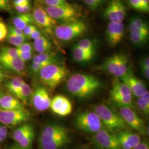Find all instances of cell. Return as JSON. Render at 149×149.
Instances as JSON below:
<instances>
[{
  "label": "cell",
  "instance_id": "cell-1",
  "mask_svg": "<svg viewBox=\"0 0 149 149\" xmlns=\"http://www.w3.org/2000/svg\"><path fill=\"white\" fill-rule=\"evenodd\" d=\"M102 86L101 81L96 76L79 73L71 75L66 82L68 91L80 99L90 98L95 96Z\"/></svg>",
  "mask_w": 149,
  "mask_h": 149
},
{
  "label": "cell",
  "instance_id": "cell-2",
  "mask_svg": "<svg viewBox=\"0 0 149 149\" xmlns=\"http://www.w3.org/2000/svg\"><path fill=\"white\" fill-rule=\"evenodd\" d=\"M71 141L68 130L64 126L50 123L42 129L38 139L39 149H62Z\"/></svg>",
  "mask_w": 149,
  "mask_h": 149
},
{
  "label": "cell",
  "instance_id": "cell-3",
  "mask_svg": "<svg viewBox=\"0 0 149 149\" xmlns=\"http://www.w3.org/2000/svg\"><path fill=\"white\" fill-rule=\"evenodd\" d=\"M69 74V70L66 66L57 63L43 67L38 75L42 84L53 90L66 79Z\"/></svg>",
  "mask_w": 149,
  "mask_h": 149
},
{
  "label": "cell",
  "instance_id": "cell-4",
  "mask_svg": "<svg viewBox=\"0 0 149 149\" xmlns=\"http://www.w3.org/2000/svg\"><path fill=\"white\" fill-rule=\"evenodd\" d=\"M94 111L108 131L114 133L127 129L128 125L120 114L109 107L104 104H98L95 107Z\"/></svg>",
  "mask_w": 149,
  "mask_h": 149
},
{
  "label": "cell",
  "instance_id": "cell-5",
  "mask_svg": "<svg viewBox=\"0 0 149 149\" xmlns=\"http://www.w3.org/2000/svg\"><path fill=\"white\" fill-rule=\"evenodd\" d=\"M54 33L56 38L64 42H69L85 34L88 27L85 22L80 19L63 23L54 27Z\"/></svg>",
  "mask_w": 149,
  "mask_h": 149
},
{
  "label": "cell",
  "instance_id": "cell-6",
  "mask_svg": "<svg viewBox=\"0 0 149 149\" xmlns=\"http://www.w3.org/2000/svg\"><path fill=\"white\" fill-rule=\"evenodd\" d=\"M45 10L55 21L66 23L80 19L82 12L79 6L68 2L61 5L47 6Z\"/></svg>",
  "mask_w": 149,
  "mask_h": 149
},
{
  "label": "cell",
  "instance_id": "cell-7",
  "mask_svg": "<svg viewBox=\"0 0 149 149\" xmlns=\"http://www.w3.org/2000/svg\"><path fill=\"white\" fill-rule=\"evenodd\" d=\"M74 123L76 128L85 133L95 134L104 128L95 111L80 112L75 117Z\"/></svg>",
  "mask_w": 149,
  "mask_h": 149
},
{
  "label": "cell",
  "instance_id": "cell-8",
  "mask_svg": "<svg viewBox=\"0 0 149 149\" xmlns=\"http://www.w3.org/2000/svg\"><path fill=\"white\" fill-rule=\"evenodd\" d=\"M15 144L24 149H32L35 137L34 126L30 123H22L16 128L12 135Z\"/></svg>",
  "mask_w": 149,
  "mask_h": 149
},
{
  "label": "cell",
  "instance_id": "cell-9",
  "mask_svg": "<svg viewBox=\"0 0 149 149\" xmlns=\"http://www.w3.org/2000/svg\"><path fill=\"white\" fill-rule=\"evenodd\" d=\"M118 107L119 113L127 125L142 135H148V128L144 120L134 111L133 108L127 107Z\"/></svg>",
  "mask_w": 149,
  "mask_h": 149
},
{
  "label": "cell",
  "instance_id": "cell-10",
  "mask_svg": "<svg viewBox=\"0 0 149 149\" xmlns=\"http://www.w3.org/2000/svg\"><path fill=\"white\" fill-rule=\"evenodd\" d=\"M29 118V113L25 108L12 110L0 109V123L7 127L20 125L26 122Z\"/></svg>",
  "mask_w": 149,
  "mask_h": 149
},
{
  "label": "cell",
  "instance_id": "cell-11",
  "mask_svg": "<svg viewBox=\"0 0 149 149\" xmlns=\"http://www.w3.org/2000/svg\"><path fill=\"white\" fill-rule=\"evenodd\" d=\"M92 140L100 148L104 149H122L116 134L103 128L95 134Z\"/></svg>",
  "mask_w": 149,
  "mask_h": 149
},
{
  "label": "cell",
  "instance_id": "cell-12",
  "mask_svg": "<svg viewBox=\"0 0 149 149\" xmlns=\"http://www.w3.org/2000/svg\"><path fill=\"white\" fill-rule=\"evenodd\" d=\"M32 103L36 110L44 112L50 108L51 98L47 88L41 85L37 86L32 91Z\"/></svg>",
  "mask_w": 149,
  "mask_h": 149
},
{
  "label": "cell",
  "instance_id": "cell-13",
  "mask_svg": "<svg viewBox=\"0 0 149 149\" xmlns=\"http://www.w3.org/2000/svg\"><path fill=\"white\" fill-rule=\"evenodd\" d=\"M120 80L128 86L133 95L138 98L147 91V88L144 82L134 74L132 69H128L127 72L119 77Z\"/></svg>",
  "mask_w": 149,
  "mask_h": 149
},
{
  "label": "cell",
  "instance_id": "cell-14",
  "mask_svg": "<svg viewBox=\"0 0 149 149\" xmlns=\"http://www.w3.org/2000/svg\"><path fill=\"white\" fill-rule=\"evenodd\" d=\"M32 15L34 22L48 31L56 26V21L48 14L45 8L39 5H35L33 8Z\"/></svg>",
  "mask_w": 149,
  "mask_h": 149
},
{
  "label": "cell",
  "instance_id": "cell-15",
  "mask_svg": "<svg viewBox=\"0 0 149 149\" xmlns=\"http://www.w3.org/2000/svg\"><path fill=\"white\" fill-rule=\"evenodd\" d=\"M50 108L54 113L60 116L66 117L72 112V104L69 100L64 96L57 95L51 100Z\"/></svg>",
  "mask_w": 149,
  "mask_h": 149
},
{
  "label": "cell",
  "instance_id": "cell-16",
  "mask_svg": "<svg viewBox=\"0 0 149 149\" xmlns=\"http://www.w3.org/2000/svg\"><path fill=\"white\" fill-rule=\"evenodd\" d=\"M124 35V25L122 22H110L107 27L106 36L110 46L115 47L120 43Z\"/></svg>",
  "mask_w": 149,
  "mask_h": 149
},
{
  "label": "cell",
  "instance_id": "cell-17",
  "mask_svg": "<svg viewBox=\"0 0 149 149\" xmlns=\"http://www.w3.org/2000/svg\"><path fill=\"white\" fill-rule=\"evenodd\" d=\"M0 66L5 70L19 74H24L25 71V62L19 56L0 55Z\"/></svg>",
  "mask_w": 149,
  "mask_h": 149
},
{
  "label": "cell",
  "instance_id": "cell-18",
  "mask_svg": "<svg viewBox=\"0 0 149 149\" xmlns=\"http://www.w3.org/2000/svg\"><path fill=\"white\" fill-rule=\"evenodd\" d=\"M117 136L122 149H134L141 141L140 137L138 134L127 129L118 132Z\"/></svg>",
  "mask_w": 149,
  "mask_h": 149
},
{
  "label": "cell",
  "instance_id": "cell-19",
  "mask_svg": "<svg viewBox=\"0 0 149 149\" xmlns=\"http://www.w3.org/2000/svg\"><path fill=\"white\" fill-rule=\"evenodd\" d=\"M25 108L24 104L16 97L11 94H2L0 102V109L12 110Z\"/></svg>",
  "mask_w": 149,
  "mask_h": 149
},
{
  "label": "cell",
  "instance_id": "cell-20",
  "mask_svg": "<svg viewBox=\"0 0 149 149\" xmlns=\"http://www.w3.org/2000/svg\"><path fill=\"white\" fill-rule=\"evenodd\" d=\"M127 56L123 54H116L110 56L102 64V69L113 74L117 69L119 64Z\"/></svg>",
  "mask_w": 149,
  "mask_h": 149
},
{
  "label": "cell",
  "instance_id": "cell-21",
  "mask_svg": "<svg viewBox=\"0 0 149 149\" xmlns=\"http://www.w3.org/2000/svg\"><path fill=\"white\" fill-rule=\"evenodd\" d=\"M129 30L130 33H139L147 36L149 35L148 24L138 17H134L131 18L129 23Z\"/></svg>",
  "mask_w": 149,
  "mask_h": 149
},
{
  "label": "cell",
  "instance_id": "cell-22",
  "mask_svg": "<svg viewBox=\"0 0 149 149\" xmlns=\"http://www.w3.org/2000/svg\"><path fill=\"white\" fill-rule=\"evenodd\" d=\"M33 63L40 64L45 66L49 64L60 63L58 57L55 54L50 52L38 54L33 57Z\"/></svg>",
  "mask_w": 149,
  "mask_h": 149
},
{
  "label": "cell",
  "instance_id": "cell-23",
  "mask_svg": "<svg viewBox=\"0 0 149 149\" xmlns=\"http://www.w3.org/2000/svg\"><path fill=\"white\" fill-rule=\"evenodd\" d=\"M110 98L117 106L127 107L133 109V95H124L110 92Z\"/></svg>",
  "mask_w": 149,
  "mask_h": 149
},
{
  "label": "cell",
  "instance_id": "cell-24",
  "mask_svg": "<svg viewBox=\"0 0 149 149\" xmlns=\"http://www.w3.org/2000/svg\"><path fill=\"white\" fill-rule=\"evenodd\" d=\"M33 23H34V21L32 14L30 13L19 14L12 19L13 26L22 31L28 24H33Z\"/></svg>",
  "mask_w": 149,
  "mask_h": 149
},
{
  "label": "cell",
  "instance_id": "cell-25",
  "mask_svg": "<svg viewBox=\"0 0 149 149\" xmlns=\"http://www.w3.org/2000/svg\"><path fill=\"white\" fill-rule=\"evenodd\" d=\"M33 47L34 50L38 54L50 52L52 49L51 43L43 36L34 40Z\"/></svg>",
  "mask_w": 149,
  "mask_h": 149
},
{
  "label": "cell",
  "instance_id": "cell-26",
  "mask_svg": "<svg viewBox=\"0 0 149 149\" xmlns=\"http://www.w3.org/2000/svg\"><path fill=\"white\" fill-rule=\"evenodd\" d=\"M72 56L74 61L77 63H86L91 61L94 55L76 45L72 49Z\"/></svg>",
  "mask_w": 149,
  "mask_h": 149
},
{
  "label": "cell",
  "instance_id": "cell-27",
  "mask_svg": "<svg viewBox=\"0 0 149 149\" xmlns=\"http://www.w3.org/2000/svg\"><path fill=\"white\" fill-rule=\"evenodd\" d=\"M24 82V81L22 77L17 76L6 83V88L10 94L16 97Z\"/></svg>",
  "mask_w": 149,
  "mask_h": 149
},
{
  "label": "cell",
  "instance_id": "cell-28",
  "mask_svg": "<svg viewBox=\"0 0 149 149\" xmlns=\"http://www.w3.org/2000/svg\"><path fill=\"white\" fill-rule=\"evenodd\" d=\"M136 106L140 112L145 116L148 117L149 115V93L147 91L136 100Z\"/></svg>",
  "mask_w": 149,
  "mask_h": 149
},
{
  "label": "cell",
  "instance_id": "cell-29",
  "mask_svg": "<svg viewBox=\"0 0 149 149\" xmlns=\"http://www.w3.org/2000/svg\"><path fill=\"white\" fill-rule=\"evenodd\" d=\"M110 92L124 95H133L132 91L128 86L126 85L117 77L113 80L112 89L110 91Z\"/></svg>",
  "mask_w": 149,
  "mask_h": 149
},
{
  "label": "cell",
  "instance_id": "cell-30",
  "mask_svg": "<svg viewBox=\"0 0 149 149\" xmlns=\"http://www.w3.org/2000/svg\"><path fill=\"white\" fill-rule=\"evenodd\" d=\"M32 90L31 86L24 82L22 86L21 90L18 92L16 97L24 104H27L31 100Z\"/></svg>",
  "mask_w": 149,
  "mask_h": 149
},
{
  "label": "cell",
  "instance_id": "cell-31",
  "mask_svg": "<svg viewBox=\"0 0 149 149\" xmlns=\"http://www.w3.org/2000/svg\"><path fill=\"white\" fill-rule=\"evenodd\" d=\"M76 45L95 56L97 49V43L95 40L85 38L81 40Z\"/></svg>",
  "mask_w": 149,
  "mask_h": 149
},
{
  "label": "cell",
  "instance_id": "cell-32",
  "mask_svg": "<svg viewBox=\"0 0 149 149\" xmlns=\"http://www.w3.org/2000/svg\"><path fill=\"white\" fill-rule=\"evenodd\" d=\"M116 12L118 21L123 22L127 14V7L122 0H112Z\"/></svg>",
  "mask_w": 149,
  "mask_h": 149
},
{
  "label": "cell",
  "instance_id": "cell-33",
  "mask_svg": "<svg viewBox=\"0 0 149 149\" xmlns=\"http://www.w3.org/2000/svg\"><path fill=\"white\" fill-rule=\"evenodd\" d=\"M104 16L110 22H119L117 13L112 0H110L103 13Z\"/></svg>",
  "mask_w": 149,
  "mask_h": 149
},
{
  "label": "cell",
  "instance_id": "cell-34",
  "mask_svg": "<svg viewBox=\"0 0 149 149\" xmlns=\"http://www.w3.org/2000/svg\"><path fill=\"white\" fill-rule=\"evenodd\" d=\"M130 39L135 45H144L148 42L149 36L139 33H130Z\"/></svg>",
  "mask_w": 149,
  "mask_h": 149
},
{
  "label": "cell",
  "instance_id": "cell-35",
  "mask_svg": "<svg viewBox=\"0 0 149 149\" xmlns=\"http://www.w3.org/2000/svg\"><path fill=\"white\" fill-rule=\"evenodd\" d=\"M6 38L8 43L16 47L20 46L23 43L26 42L28 40V38L26 36H18L9 33H8Z\"/></svg>",
  "mask_w": 149,
  "mask_h": 149
},
{
  "label": "cell",
  "instance_id": "cell-36",
  "mask_svg": "<svg viewBox=\"0 0 149 149\" xmlns=\"http://www.w3.org/2000/svg\"><path fill=\"white\" fill-rule=\"evenodd\" d=\"M0 55L12 57H18L16 48L3 46L0 48Z\"/></svg>",
  "mask_w": 149,
  "mask_h": 149
},
{
  "label": "cell",
  "instance_id": "cell-37",
  "mask_svg": "<svg viewBox=\"0 0 149 149\" xmlns=\"http://www.w3.org/2000/svg\"><path fill=\"white\" fill-rule=\"evenodd\" d=\"M104 1L105 0H84L86 5L93 11L96 10L101 6Z\"/></svg>",
  "mask_w": 149,
  "mask_h": 149
},
{
  "label": "cell",
  "instance_id": "cell-38",
  "mask_svg": "<svg viewBox=\"0 0 149 149\" xmlns=\"http://www.w3.org/2000/svg\"><path fill=\"white\" fill-rule=\"evenodd\" d=\"M14 8L16 10V11L18 12L19 14L29 13L32 8L31 2L15 6Z\"/></svg>",
  "mask_w": 149,
  "mask_h": 149
},
{
  "label": "cell",
  "instance_id": "cell-39",
  "mask_svg": "<svg viewBox=\"0 0 149 149\" xmlns=\"http://www.w3.org/2000/svg\"><path fill=\"white\" fill-rule=\"evenodd\" d=\"M17 51L18 52H32L34 51L33 43L25 42L23 43L20 46L16 47Z\"/></svg>",
  "mask_w": 149,
  "mask_h": 149
},
{
  "label": "cell",
  "instance_id": "cell-40",
  "mask_svg": "<svg viewBox=\"0 0 149 149\" xmlns=\"http://www.w3.org/2000/svg\"><path fill=\"white\" fill-rule=\"evenodd\" d=\"M44 67L43 65L40 64H37L32 62V64L29 66V72L33 76H37L39 74L40 70Z\"/></svg>",
  "mask_w": 149,
  "mask_h": 149
},
{
  "label": "cell",
  "instance_id": "cell-41",
  "mask_svg": "<svg viewBox=\"0 0 149 149\" xmlns=\"http://www.w3.org/2000/svg\"><path fill=\"white\" fill-rule=\"evenodd\" d=\"M8 28L5 23L0 21V42L3 41L8 34Z\"/></svg>",
  "mask_w": 149,
  "mask_h": 149
},
{
  "label": "cell",
  "instance_id": "cell-42",
  "mask_svg": "<svg viewBox=\"0 0 149 149\" xmlns=\"http://www.w3.org/2000/svg\"><path fill=\"white\" fill-rule=\"evenodd\" d=\"M18 56L24 61L26 62L32 59L33 55V51L32 52H18Z\"/></svg>",
  "mask_w": 149,
  "mask_h": 149
},
{
  "label": "cell",
  "instance_id": "cell-43",
  "mask_svg": "<svg viewBox=\"0 0 149 149\" xmlns=\"http://www.w3.org/2000/svg\"><path fill=\"white\" fill-rule=\"evenodd\" d=\"M128 3L134 9L140 12H145L144 8L139 0H128Z\"/></svg>",
  "mask_w": 149,
  "mask_h": 149
},
{
  "label": "cell",
  "instance_id": "cell-44",
  "mask_svg": "<svg viewBox=\"0 0 149 149\" xmlns=\"http://www.w3.org/2000/svg\"><path fill=\"white\" fill-rule=\"evenodd\" d=\"M37 28H38L36 26H35L33 24H28L26 27L23 30V33L24 34V36L28 38V39L29 36H31V34H32V32H33L34 30H36Z\"/></svg>",
  "mask_w": 149,
  "mask_h": 149
},
{
  "label": "cell",
  "instance_id": "cell-45",
  "mask_svg": "<svg viewBox=\"0 0 149 149\" xmlns=\"http://www.w3.org/2000/svg\"><path fill=\"white\" fill-rule=\"evenodd\" d=\"M8 33L14 35L18 36H25L23 33V31L22 30L13 26H10L8 27Z\"/></svg>",
  "mask_w": 149,
  "mask_h": 149
},
{
  "label": "cell",
  "instance_id": "cell-46",
  "mask_svg": "<svg viewBox=\"0 0 149 149\" xmlns=\"http://www.w3.org/2000/svg\"><path fill=\"white\" fill-rule=\"evenodd\" d=\"M47 6H56L66 3V0H43Z\"/></svg>",
  "mask_w": 149,
  "mask_h": 149
},
{
  "label": "cell",
  "instance_id": "cell-47",
  "mask_svg": "<svg viewBox=\"0 0 149 149\" xmlns=\"http://www.w3.org/2000/svg\"><path fill=\"white\" fill-rule=\"evenodd\" d=\"M8 135V129L5 125L0 123V138L3 141H5Z\"/></svg>",
  "mask_w": 149,
  "mask_h": 149
},
{
  "label": "cell",
  "instance_id": "cell-48",
  "mask_svg": "<svg viewBox=\"0 0 149 149\" xmlns=\"http://www.w3.org/2000/svg\"><path fill=\"white\" fill-rule=\"evenodd\" d=\"M40 36H42V33L38 28H37L36 30H34L33 32H32V34L29 36V39H31L34 40L38 39V38L40 37Z\"/></svg>",
  "mask_w": 149,
  "mask_h": 149
},
{
  "label": "cell",
  "instance_id": "cell-49",
  "mask_svg": "<svg viewBox=\"0 0 149 149\" xmlns=\"http://www.w3.org/2000/svg\"><path fill=\"white\" fill-rule=\"evenodd\" d=\"M133 149H149V143L146 141H140V143Z\"/></svg>",
  "mask_w": 149,
  "mask_h": 149
},
{
  "label": "cell",
  "instance_id": "cell-50",
  "mask_svg": "<svg viewBox=\"0 0 149 149\" xmlns=\"http://www.w3.org/2000/svg\"><path fill=\"white\" fill-rule=\"evenodd\" d=\"M142 6L144 8L145 13L148 12L149 11V0H139Z\"/></svg>",
  "mask_w": 149,
  "mask_h": 149
},
{
  "label": "cell",
  "instance_id": "cell-51",
  "mask_svg": "<svg viewBox=\"0 0 149 149\" xmlns=\"http://www.w3.org/2000/svg\"><path fill=\"white\" fill-rule=\"evenodd\" d=\"M9 0H0V10H6L8 7Z\"/></svg>",
  "mask_w": 149,
  "mask_h": 149
},
{
  "label": "cell",
  "instance_id": "cell-52",
  "mask_svg": "<svg viewBox=\"0 0 149 149\" xmlns=\"http://www.w3.org/2000/svg\"><path fill=\"white\" fill-rule=\"evenodd\" d=\"M149 68V57H146L144 58L140 63V68Z\"/></svg>",
  "mask_w": 149,
  "mask_h": 149
},
{
  "label": "cell",
  "instance_id": "cell-53",
  "mask_svg": "<svg viewBox=\"0 0 149 149\" xmlns=\"http://www.w3.org/2000/svg\"><path fill=\"white\" fill-rule=\"evenodd\" d=\"M141 70V72L142 74L144 75V77L147 79H149V68H140Z\"/></svg>",
  "mask_w": 149,
  "mask_h": 149
},
{
  "label": "cell",
  "instance_id": "cell-54",
  "mask_svg": "<svg viewBox=\"0 0 149 149\" xmlns=\"http://www.w3.org/2000/svg\"><path fill=\"white\" fill-rule=\"evenodd\" d=\"M31 2L30 0H14L13 2V6L18 5H21L23 3H29Z\"/></svg>",
  "mask_w": 149,
  "mask_h": 149
},
{
  "label": "cell",
  "instance_id": "cell-55",
  "mask_svg": "<svg viewBox=\"0 0 149 149\" xmlns=\"http://www.w3.org/2000/svg\"><path fill=\"white\" fill-rule=\"evenodd\" d=\"M6 77V74L5 73L4 70L0 66V85L3 81V80H5Z\"/></svg>",
  "mask_w": 149,
  "mask_h": 149
},
{
  "label": "cell",
  "instance_id": "cell-56",
  "mask_svg": "<svg viewBox=\"0 0 149 149\" xmlns=\"http://www.w3.org/2000/svg\"><path fill=\"white\" fill-rule=\"evenodd\" d=\"M24 149V148H21V146H18V145H17V144H14V145H12L11 147L10 148V149Z\"/></svg>",
  "mask_w": 149,
  "mask_h": 149
},
{
  "label": "cell",
  "instance_id": "cell-57",
  "mask_svg": "<svg viewBox=\"0 0 149 149\" xmlns=\"http://www.w3.org/2000/svg\"><path fill=\"white\" fill-rule=\"evenodd\" d=\"M2 93L0 92V102H1V98H2Z\"/></svg>",
  "mask_w": 149,
  "mask_h": 149
},
{
  "label": "cell",
  "instance_id": "cell-58",
  "mask_svg": "<svg viewBox=\"0 0 149 149\" xmlns=\"http://www.w3.org/2000/svg\"><path fill=\"white\" fill-rule=\"evenodd\" d=\"M3 142V140H2L0 138V145L2 144Z\"/></svg>",
  "mask_w": 149,
  "mask_h": 149
},
{
  "label": "cell",
  "instance_id": "cell-59",
  "mask_svg": "<svg viewBox=\"0 0 149 149\" xmlns=\"http://www.w3.org/2000/svg\"><path fill=\"white\" fill-rule=\"evenodd\" d=\"M35 1H36L39 2V1H43V0H35Z\"/></svg>",
  "mask_w": 149,
  "mask_h": 149
},
{
  "label": "cell",
  "instance_id": "cell-60",
  "mask_svg": "<svg viewBox=\"0 0 149 149\" xmlns=\"http://www.w3.org/2000/svg\"><path fill=\"white\" fill-rule=\"evenodd\" d=\"M102 149V148H98V149Z\"/></svg>",
  "mask_w": 149,
  "mask_h": 149
}]
</instances>
